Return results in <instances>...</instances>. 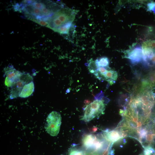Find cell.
<instances>
[{"instance_id":"6da1fadb","label":"cell","mask_w":155,"mask_h":155,"mask_svg":"<svg viewBox=\"0 0 155 155\" xmlns=\"http://www.w3.org/2000/svg\"><path fill=\"white\" fill-rule=\"evenodd\" d=\"M122 117L116 129L123 137L137 140L144 148L155 145V106L140 97L132 98L121 111Z\"/></svg>"},{"instance_id":"7a4b0ae2","label":"cell","mask_w":155,"mask_h":155,"mask_svg":"<svg viewBox=\"0 0 155 155\" xmlns=\"http://www.w3.org/2000/svg\"><path fill=\"white\" fill-rule=\"evenodd\" d=\"M105 104L103 100H96L88 105L84 110L82 120L88 122L103 114Z\"/></svg>"},{"instance_id":"3957f363","label":"cell","mask_w":155,"mask_h":155,"mask_svg":"<svg viewBox=\"0 0 155 155\" xmlns=\"http://www.w3.org/2000/svg\"><path fill=\"white\" fill-rule=\"evenodd\" d=\"M61 121L59 112L55 111L51 112L46 118L45 128L47 132L52 136H57L60 130Z\"/></svg>"},{"instance_id":"277c9868","label":"cell","mask_w":155,"mask_h":155,"mask_svg":"<svg viewBox=\"0 0 155 155\" xmlns=\"http://www.w3.org/2000/svg\"><path fill=\"white\" fill-rule=\"evenodd\" d=\"M77 12L69 8L61 9L57 12L53 16L58 18L64 25L69 22H72Z\"/></svg>"},{"instance_id":"5b68a950","label":"cell","mask_w":155,"mask_h":155,"mask_svg":"<svg viewBox=\"0 0 155 155\" xmlns=\"http://www.w3.org/2000/svg\"><path fill=\"white\" fill-rule=\"evenodd\" d=\"M117 71L108 67L103 72L98 75L96 77L99 80L106 81L110 84H113L117 80Z\"/></svg>"},{"instance_id":"8992f818","label":"cell","mask_w":155,"mask_h":155,"mask_svg":"<svg viewBox=\"0 0 155 155\" xmlns=\"http://www.w3.org/2000/svg\"><path fill=\"white\" fill-rule=\"evenodd\" d=\"M100 136L92 134L84 135L82 140V143L84 149L85 151L89 150L92 148L97 142Z\"/></svg>"},{"instance_id":"52a82bcc","label":"cell","mask_w":155,"mask_h":155,"mask_svg":"<svg viewBox=\"0 0 155 155\" xmlns=\"http://www.w3.org/2000/svg\"><path fill=\"white\" fill-rule=\"evenodd\" d=\"M102 134L107 140L113 144L123 137L121 132L116 128L112 130L104 131Z\"/></svg>"},{"instance_id":"ba28073f","label":"cell","mask_w":155,"mask_h":155,"mask_svg":"<svg viewBox=\"0 0 155 155\" xmlns=\"http://www.w3.org/2000/svg\"><path fill=\"white\" fill-rule=\"evenodd\" d=\"M4 71L5 75L14 83L20 80V78L23 73L16 70L12 66L6 67Z\"/></svg>"},{"instance_id":"9c48e42d","label":"cell","mask_w":155,"mask_h":155,"mask_svg":"<svg viewBox=\"0 0 155 155\" xmlns=\"http://www.w3.org/2000/svg\"><path fill=\"white\" fill-rule=\"evenodd\" d=\"M143 50L140 47H135L129 53L128 58L133 63L140 62L143 59Z\"/></svg>"},{"instance_id":"30bf717a","label":"cell","mask_w":155,"mask_h":155,"mask_svg":"<svg viewBox=\"0 0 155 155\" xmlns=\"http://www.w3.org/2000/svg\"><path fill=\"white\" fill-rule=\"evenodd\" d=\"M25 83L22 81L19 80L17 82L11 87L9 98L11 99L16 98L19 96Z\"/></svg>"},{"instance_id":"8fae6325","label":"cell","mask_w":155,"mask_h":155,"mask_svg":"<svg viewBox=\"0 0 155 155\" xmlns=\"http://www.w3.org/2000/svg\"><path fill=\"white\" fill-rule=\"evenodd\" d=\"M34 84L32 81L25 85L19 96L22 98H27L29 96L34 92Z\"/></svg>"},{"instance_id":"7c38bea8","label":"cell","mask_w":155,"mask_h":155,"mask_svg":"<svg viewBox=\"0 0 155 155\" xmlns=\"http://www.w3.org/2000/svg\"><path fill=\"white\" fill-rule=\"evenodd\" d=\"M96 67H106L108 66L109 60L106 57H102L97 59L95 61Z\"/></svg>"},{"instance_id":"4fadbf2b","label":"cell","mask_w":155,"mask_h":155,"mask_svg":"<svg viewBox=\"0 0 155 155\" xmlns=\"http://www.w3.org/2000/svg\"><path fill=\"white\" fill-rule=\"evenodd\" d=\"M72 25V22L67 23L61 26L57 29L55 31H56L61 34H68L70 29Z\"/></svg>"},{"instance_id":"5bb4252c","label":"cell","mask_w":155,"mask_h":155,"mask_svg":"<svg viewBox=\"0 0 155 155\" xmlns=\"http://www.w3.org/2000/svg\"><path fill=\"white\" fill-rule=\"evenodd\" d=\"M69 155H86L84 148L72 147L69 150Z\"/></svg>"},{"instance_id":"9a60e30c","label":"cell","mask_w":155,"mask_h":155,"mask_svg":"<svg viewBox=\"0 0 155 155\" xmlns=\"http://www.w3.org/2000/svg\"><path fill=\"white\" fill-rule=\"evenodd\" d=\"M33 79V78L29 73H23L20 79V80L24 82L26 84L31 82Z\"/></svg>"},{"instance_id":"2e32d148","label":"cell","mask_w":155,"mask_h":155,"mask_svg":"<svg viewBox=\"0 0 155 155\" xmlns=\"http://www.w3.org/2000/svg\"><path fill=\"white\" fill-rule=\"evenodd\" d=\"M32 7L39 9H42L45 7V5L42 3L39 2L37 1L32 2L30 4Z\"/></svg>"},{"instance_id":"e0dca14e","label":"cell","mask_w":155,"mask_h":155,"mask_svg":"<svg viewBox=\"0 0 155 155\" xmlns=\"http://www.w3.org/2000/svg\"><path fill=\"white\" fill-rule=\"evenodd\" d=\"M31 20L42 26H46L48 27H49V24L46 21L40 20H36L34 19H31Z\"/></svg>"},{"instance_id":"ac0fdd59","label":"cell","mask_w":155,"mask_h":155,"mask_svg":"<svg viewBox=\"0 0 155 155\" xmlns=\"http://www.w3.org/2000/svg\"><path fill=\"white\" fill-rule=\"evenodd\" d=\"M33 9L30 13L31 15L35 16V17L38 16H40L41 12L40 9L33 7Z\"/></svg>"},{"instance_id":"d6986e66","label":"cell","mask_w":155,"mask_h":155,"mask_svg":"<svg viewBox=\"0 0 155 155\" xmlns=\"http://www.w3.org/2000/svg\"><path fill=\"white\" fill-rule=\"evenodd\" d=\"M5 85L7 86L11 87L15 84L10 80L7 77H6L5 79Z\"/></svg>"},{"instance_id":"ffe728a7","label":"cell","mask_w":155,"mask_h":155,"mask_svg":"<svg viewBox=\"0 0 155 155\" xmlns=\"http://www.w3.org/2000/svg\"><path fill=\"white\" fill-rule=\"evenodd\" d=\"M148 6L150 10L154 11L155 13V3H149Z\"/></svg>"}]
</instances>
